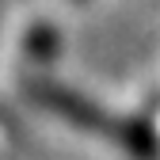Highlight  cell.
Listing matches in <instances>:
<instances>
[{"instance_id": "cell-1", "label": "cell", "mask_w": 160, "mask_h": 160, "mask_svg": "<svg viewBox=\"0 0 160 160\" xmlns=\"http://www.w3.org/2000/svg\"><path fill=\"white\" fill-rule=\"evenodd\" d=\"M31 99H38L42 107L57 111L61 118H69L72 126L88 130V133L111 137L114 145H122L137 160H156V137L149 133V126L133 122V118H114V114H107L103 107H95L88 95H80L72 88L50 84V80H34V84H31Z\"/></svg>"}]
</instances>
